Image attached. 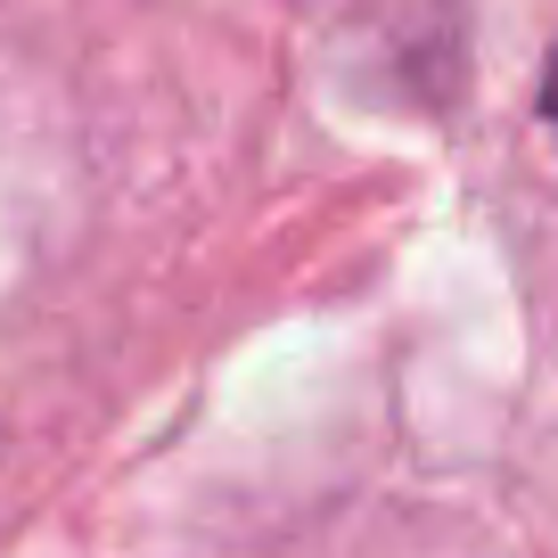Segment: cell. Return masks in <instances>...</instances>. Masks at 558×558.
I'll list each match as a JSON object with an SVG mask.
<instances>
[{"label": "cell", "instance_id": "obj_1", "mask_svg": "<svg viewBox=\"0 0 558 558\" xmlns=\"http://www.w3.org/2000/svg\"><path fill=\"white\" fill-rule=\"evenodd\" d=\"M542 107H550V123H558V58H550V83H542Z\"/></svg>", "mask_w": 558, "mask_h": 558}]
</instances>
